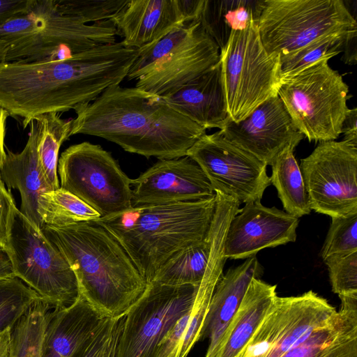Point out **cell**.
<instances>
[{
	"instance_id": "obj_1",
	"label": "cell",
	"mask_w": 357,
	"mask_h": 357,
	"mask_svg": "<svg viewBox=\"0 0 357 357\" xmlns=\"http://www.w3.org/2000/svg\"><path fill=\"white\" fill-rule=\"evenodd\" d=\"M137 49L122 41L98 45L61 60L0 65V107L22 119L59 113L90 102L119 84Z\"/></svg>"
},
{
	"instance_id": "obj_2",
	"label": "cell",
	"mask_w": 357,
	"mask_h": 357,
	"mask_svg": "<svg viewBox=\"0 0 357 357\" xmlns=\"http://www.w3.org/2000/svg\"><path fill=\"white\" fill-rule=\"evenodd\" d=\"M70 137L103 138L124 151L159 160L179 158L206 130L172 109L158 96L120 84L74 108Z\"/></svg>"
},
{
	"instance_id": "obj_3",
	"label": "cell",
	"mask_w": 357,
	"mask_h": 357,
	"mask_svg": "<svg viewBox=\"0 0 357 357\" xmlns=\"http://www.w3.org/2000/svg\"><path fill=\"white\" fill-rule=\"evenodd\" d=\"M41 231L66 259L79 294L105 317H124L143 295L146 281L119 243L95 221L43 225Z\"/></svg>"
},
{
	"instance_id": "obj_4",
	"label": "cell",
	"mask_w": 357,
	"mask_h": 357,
	"mask_svg": "<svg viewBox=\"0 0 357 357\" xmlns=\"http://www.w3.org/2000/svg\"><path fill=\"white\" fill-rule=\"evenodd\" d=\"M215 206V196L194 202L136 205L95 222L119 243L148 284L174 252L206 238Z\"/></svg>"
},
{
	"instance_id": "obj_5",
	"label": "cell",
	"mask_w": 357,
	"mask_h": 357,
	"mask_svg": "<svg viewBox=\"0 0 357 357\" xmlns=\"http://www.w3.org/2000/svg\"><path fill=\"white\" fill-rule=\"evenodd\" d=\"M110 20L83 24L62 13L56 0H29L25 10L0 25L5 63L65 59L94 47L116 43Z\"/></svg>"
},
{
	"instance_id": "obj_6",
	"label": "cell",
	"mask_w": 357,
	"mask_h": 357,
	"mask_svg": "<svg viewBox=\"0 0 357 357\" xmlns=\"http://www.w3.org/2000/svg\"><path fill=\"white\" fill-rule=\"evenodd\" d=\"M328 59L280 81L278 95L294 126L309 142L336 139L349 111V86Z\"/></svg>"
},
{
	"instance_id": "obj_7",
	"label": "cell",
	"mask_w": 357,
	"mask_h": 357,
	"mask_svg": "<svg viewBox=\"0 0 357 357\" xmlns=\"http://www.w3.org/2000/svg\"><path fill=\"white\" fill-rule=\"evenodd\" d=\"M222 81L229 118L238 122L259 105L278 96L280 84V56L264 49L257 21L233 31L220 50Z\"/></svg>"
},
{
	"instance_id": "obj_8",
	"label": "cell",
	"mask_w": 357,
	"mask_h": 357,
	"mask_svg": "<svg viewBox=\"0 0 357 357\" xmlns=\"http://www.w3.org/2000/svg\"><path fill=\"white\" fill-rule=\"evenodd\" d=\"M268 54L283 56L324 35L357 30L342 0H263L257 20Z\"/></svg>"
},
{
	"instance_id": "obj_9",
	"label": "cell",
	"mask_w": 357,
	"mask_h": 357,
	"mask_svg": "<svg viewBox=\"0 0 357 357\" xmlns=\"http://www.w3.org/2000/svg\"><path fill=\"white\" fill-rule=\"evenodd\" d=\"M6 250L15 277L52 307H68L79 298L77 278L63 255L17 208Z\"/></svg>"
},
{
	"instance_id": "obj_10",
	"label": "cell",
	"mask_w": 357,
	"mask_h": 357,
	"mask_svg": "<svg viewBox=\"0 0 357 357\" xmlns=\"http://www.w3.org/2000/svg\"><path fill=\"white\" fill-rule=\"evenodd\" d=\"M60 188L74 195L100 218L132 206V179L112 154L88 142L66 149L58 161Z\"/></svg>"
},
{
	"instance_id": "obj_11",
	"label": "cell",
	"mask_w": 357,
	"mask_h": 357,
	"mask_svg": "<svg viewBox=\"0 0 357 357\" xmlns=\"http://www.w3.org/2000/svg\"><path fill=\"white\" fill-rule=\"evenodd\" d=\"M199 285L147 284L124 316L116 357H153L158 344L192 309Z\"/></svg>"
},
{
	"instance_id": "obj_12",
	"label": "cell",
	"mask_w": 357,
	"mask_h": 357,
	"mask_svg": "<svg viewBox=\"0 0 357 357\" xmlns=\"http://www.w3.org/2000/svg\"><path fill=\"white\" fill-rule=\"evenodd\" d=\"M311 210L330 217L357 214V147L335 140L319 142L301 160Z\"/></svg>"
},
{
	"instance_id": "obj_13",
	"label": "cell",
	"mask_w": 357,
	"mask_h": 357,
	"mask_svg": "<svg viewBox=\"0 0 357 357\" xmlns=\"http://www.w3.org/2000/svg\"><path fill=\"white\" fill-rule=\"evenodd\" d=\"M207 176L215 192L240 203L261 201L271 183L266 165L227 139L219 130L201 137L187 151Z\"/></svg>"
},
{
	"instance_id": "obj_14",
	"label": "cell",
	"mask_w": 357,
	"mask_h": 357,
	"mask_svg": "<svg viewBox=\"0 0 357 357\" xmlns=\"http://www.w3.org/2000/svg\"><path fill=\"white\" fill-rule=\"evenodd\" d=\"M336 309L312 290L275 298L268 314L238 357H281L326 325Z\"/></svg>"
},
{
	"instance_id": "obj_15",
	"label": "cell",
	"mask_w": 357,
	"mask_h": 357,
	"mask_svg": "<svg viewBox=\"0 0 357 357\" xmlns=\"http://www.w3.org/2000/svg\"><path fill=\"white\" fill-rule=\"evenodd\" d=\"M220 131L266 165H271L285 149L296 147L304 138L278 95L262 102L242 121L234 122L229 118Z\"/></svg>"
},
{
	"instance_id": "obj_16",
	"label": "cell",
	"mask_w": 357,
	"mask_h": 357,
	"mask_svg": "<svg viewBox=\"0 0 357 357\" xmlns=\"http://www.w3.org/2000/svg\"><path fill=\"white\" fill-rule=\"evenodd\" d=\"M132 206L194 202L215 196L203 170L187 155L158 160L132 179Z\"/></svg>"
},
{
	"instance_id": "obj_17",
	"label": "cell",
	"mask_w": 357,
	"mask_h": 357,
	"mask_svg": "<svg viewBox=\"0 0 357 357\" xmlns=\"http://www.w3.org/2000/svg\"><path fill=\"white\" fill-rule=\"evenodd\" d=\"M298 218L263 206L261 201L246 203L230 221L225 241L226 259H247L261 250L294 242Z\"/></svg>"
},
{
	"instance_id": "obj_18",
	"label": "cell",
	"mask_w": 357,
	"mask_h": 357,
	"mask_svg": "<svg viewBox=\"0 0 357 357\" xmlns=\"http://www.w3.org/2000/svg\"><path fill=\"white\" fill-rule=\"evenodd\" d=\"M219 60V47L202 28L188 45L139 78L135 87L162 97L190 82Z\"/></svg>"
},
{
	"instance_id": "obj_19",
	"label": "cell",
	"mask_w": 357,
	"mask_h": 357,
	"mask_svg": "<svg viewBox=\"0 0 357 357\" xmlns=\"http://www.w3.org/2000/svg\"><path fill=\"white\" fill-rule=\"evenodd\" d=\"M108 319L81 295L70 306L54 308L46 328L43 357H79Z\"/></svg>"
},
{
	"instance_id": "obj_20",
	"label": "cell",
	"mask_w": 357,
	"mask_h": 357,
	"mask_svg": "<svg viewBox=\"0 0 357 357\" xmlns=\"http://www.w3.org/2000/svg\"><path fill=\"white\" fill-rule=\"evenodd\" d=\"M30 131L24 149L14 153L8 149L0 176L9 188L19 190L21 197L20 212L38 230L43 226L38 213V200L40 195L50 192L39 165L38 146L40 123L35 117L29 123Z\"/></svg>"
},
{
	"instance_id": "obj_21",
	"label": "cell",
	"mask_w": 357,
	"mask_h": 357,
	"mask_svg": "<svg viewBox=\"0 0 357 357\" xmlns=\"http://www.w3.org/2000/svg\"><path fill=\"white\" fill-rule=\"evenodd\" d=\"M110 21L123 37V44L136 49L187 23L176 0H129Z\"/></svg>"
},
{
	"instance_id": "obj_22",
	"label": "cell",
	"mask_w": 357,
	"mask_h": 357,
	"mask_svg": "<svg viewBox=\"0 0 357 357\" xmlns=\"http://www.w3.org/2000/svg\"><path fill=\"white\" fill-rule=\"evenodd\" d=\"M162 98L175 111L205 130L220 128L229 119L220 60L190 82Z\"/></svg>"
},
{
	"instance_id": "obj_23",
	"label": "cell",
	"mask_w": 357,
	"mask_h": 357,
	"mask_svg": "<svg viewBox=\"0 0 357 357\" xmlns=\"http://www.w3.org/2000/svg\"><path fill=\"white\" fill-rule=\"evenodd\" d=\"M262 273V266L255 255L222 275L213 291L202 330L201 339L209 338L205 357L213 356L251 280L259 278Z\"/></svg>"
},
{
	"instance_id": "obj_24",
	"label": "cell",
	"mask_w": 357,
	"mask_h": 357,
	"mask_svg": "<svg viewBox=\"0 0 357 357\" xmlns=\"http://www.w3.org/2000/svg\"><path fill=\"white\" fill-rule=\"evenodd\" d=\"M339 297L333 319L281 357H357V293Z\"/></svg>"
},
{
	"instance_id": "obj_25",
	"label": "cell",
	"mask_w": 357,
	"mask_h": 357,
	"mask_svg": "<svg viewBox=\"0 0 357 357\" xmlns=\"http://www.w3.org/2000/svg\"><path fill=\"white\" fill-rule=\"evenodd\" d=\"M276 285L253 278L212 357H238L268 314Z\"/></svg>"
},
{
	"instance_id": "obj_26",
	"label": "cell",
	"mask_w": 357,
	"mask_h": 357,
	"mask_svg": "<svg viewBox=\"0 0 357 357\" xmlns=\"http://www.w3.org/2000/svg\"><path fill=\"white\" fill-rule=\"evenodd\" d=\"M263 0H204L199 18L202 28L220 50L233 31L258 20Z\"/></svg>"
},
{
	"instance_id": "obj_27",
	"label": "cell",
	"mask_w": 357,
	"mask_h": 357,
	"mask_svg": "<svg viewBox=\"0 0 357 357\" xmlns=\"http://www.w3.org/2000/svg\"><path fill=\"white\" fill-rule=\"evenodd\" d=\"M210 252L211 240L208 234L204 240L188 245L171 255L157 270L149 283L167 286L199 285L205 273Z\"/></svg>"
},
{
	"instance_id": "obj_28",
	"label": "cell",
	"mask_w": 357,
	"mask_h": 357,
	"mask_svg": "<svg viewBox=\"0 0 357 357\" xmlns=\"http://www.w3.org/2000/svg\"><path fill=\"white\" fill-rule=\"evenodd\" d=\"M296 146L280 153L271 164V183L276 188L286 213L299 218L311 211L300 167L294 155Z\"/></svg>"
},
{
	"instance_id": "obj_29",
	"label": "cell",
	"mask_w": 357,
	"mask_h": 357,
	"mask_svg": "<svg viewBox=\"0 0 357 357\" xmlns=\"http://www.w3.org/2000/svg\"><path fill=\"white\" fill-rule=\"evenodd\" d=\"M36 117L40 123L38 146L40 168L50 191L56 190L60 188L57 176L59 151L62 143L70 137L73 119H63L55 112Z\"/></svg>"
},
{
	"instance_id": "obj_30",
	"label": "cell",
	"mask_w": 357,
	"mask_h": 357,
	"mask_svg": "<svg viewBox=\"0 0 357 357\" xmlns=\"http://www.w3.org/2000/svg\"><path fill=\"white\" fill-rule=\"evenodd\" d=\"M202 26L199 21L174 28L158 40L137 49L135 61L127 75L128 79L137 80L165 58L188 45Z\"/></svg>"
},
{
	"instance_id": "obj_31",
	"label": "cell",
	"mask_w": 357,
	"mask_h": 357,
	"mask_svg": "<svg viewBox=\"0 0 357 357\" xmlns=\"http://www.w3.org/2000/svg\"><path fill=\"white\" fill-rule=\"evenodd\" d=\"M51 307L40 298L11 328L10 357H43Z\"/></svg>"
},
{
	"instance_id": "obj_32",
	"label": "cell",
	"mask_w": 357,
	"mask_h": 357,
	"mask_svg": "<svg viewBox=\"0 0 357 357\" xmlns=\"http://www.w3.org/2000/svg\"><path fill=\"white\" fill-rule=\"evenodd\" d=\"M357 30L328 33L286 55L280 56V81L292 77L324 59L329 60L344 51L347 40Z\"/></svg>"
},
{
	"instance_id": "obj_33",
	"label": "cell",
	"mask_w": 357,
	"mask_h": 357,
	"mask_svg": "<svg viewBox=\"0 0 357 357\" xmlns=\"http://www.w3.org/2000/svg\"><path fill=\"white\" fill-rule=\"evenodd\" d=\"M38 213L43 225L55 227L95 221L100 218L91 206L61 188L40 195Z\"/></svg>"
},
{
	"instance_id": "obj_34",
	"label": "cell",
	"mask_w": 357,
	"mask_h": 357,
	"mask_svg": "<svg viewBox=\"0 0 357 357\" xmlns=\"http://www.w3.org/2000/svg\"><path fill=\"white\" fill-rule=\"evenodd\" d=\"M40 298L17 277L0 279V333L12 328Z\"/></svg>"
},
{
	"instance_id": "obj_35",
	"label": "cell",
	"mask_w": 357,
	"mask_h": 357,
	"mask_svg": "<svg viewBox=\"0 0 357 357\" xmlns=\"http://www.w3.org/2000/svg\"><path fill=\"white\" fill-rule=\"evenodd\" d=\"M129 0H56L59 10L83 24L110 20Z\"/></svg>"
},
{
	"instance_id": "obj_36",
	"label": "cell",
	"mask_w": 357,
	"mask_h": 357,
	"mask_svg": "<svg viewBox=\"0 0 357 357\" xmlns=\"http://www.w3.org/2000/svg\"><path fill=\"white\" fill-rule=\"evenodd\" d=\"M331 218L321 252L323 260L333 255L357 252V214Z\"/></svg>"
},
{
	"instance_id": "obj_37",
	"label": "cell",
	"mask_w": 357,
	"mask_h": 357,
	"mask_svg": "<svg viewBox=\"0 0 357 357\" xmlns=\"http://www.w3.org/2000/svg\"><path fill=\"white\" fill-rule=\"evenodd\" d=\"M332 286L338 295L357 293V252L333 255L325 260Z\"/></svg>"
},
{
	"instance_id": "obj_38",
	"label": "cell",
	"mask_w": 357,
	"mask_h": 357,
	"mask_svg": "<svg viewBox=\"0 0 357 357\" xmlns=\"http://www.w3.org/2000/svg\"><path fill=\"white\" fill-rule=\"evenodd\" d=\"M123 319L124 317L108 319L79 357H110L117 344Z\"/></svg>"
},
{
	"instance_id": "obj_39",
	"label": "cell",
	"mask_w": 357,
	"mask_h": 357,
	"mask_svg": "<svg viewBox=\"0 0 357 357\" xmlns=\"http://www.w3.org/2000/svg\"><path fill=\"white\" fill-rule=\"evenodd\" d=\"M190 312L183 315L158 344L153 357H177L190 319Z\"/></svg>"
},
{
	"instance_id": "obj_40",
	"label": "cell",
	"mask_w": 357,
	"mask_h": 357,
	"mask_svg": "<svg viewBox=\"0 0 357 357\" xmlns=\"http://www.w3.org/2000/svg\"><path fill=\"white\" fill-rule=\"evenodd\" d=\"M12 195L6 189L0 176V248L6 249L10 227L16 209Z\"/></svg>"
},
{
	"instance_id": "obj_41",
	"label": "cell",
	"mask_w": 357,
	"mask_h": 357,
	"mask_svg": "<svg viewBox=\"0 0 357 357\" xmlns=\"http://www.w3.org/2000/svg\"><path fill=\"white\" fill-rule=\"evenodd\" d=\"M29 0H0V25L23 13Z\"/></svg>"
},
{
	"instance_id": "obj_42",
	"label": "cell",
	"mask_w": 357,
	"mask_h": 357,
	"mask_svg": "<svg viewBox=\"0 0 357 357\" xmlns=\"http://www.w3.org/2000/svg\"><path fill=\"white\" fill-rule=\"evenodd\" d=\"M357 109L356 107L350 109L347 114L341 129V134L344 135L343 141L357 147Z\"/></svg>"
},
{
	"instance_id": "obj_43",
	"label": "cell",
	"mask_w": 357,
	"mask_h": 357,
	"mask_svg": "<svg viewBox=\"0 0 357 357\" xmlns=\"http://www.w3.org/2000/svg\"><path fill=\"white\" fill-rule=\"evenodd\" d=\"M204 0H176L185 22L199 21Z\"/></svg>"
},
{
	"instance_id": "obj_44",
	"label": "cell",
	"mask_w": 357,
	"mask_h": 357,
	"mask_svg": "<svg viewBox=\"0 0 357 357\" xmlns=\"http://www.w3.org/2000/svg\"><path fill=\"white\" fill-rule=\"evenodd\" d=\"M15 277L13 265L7 250L0 248V279Z\"/></svg>"
},
{
	"instance_id": "obj_45",
	"label": "cell",
	"mask_w": 357,
	"mask_h": 357,
	"mask_svg": "<svg viewBox=\"0 0 357 357\" xmlns=\"http://www.w3.org/2000/svg\"><path fill=\"white\" fill-rule=\"evenodd\" d=\"M8 116V112L0 107V167L6 155L4 139L6 131V121Z\"/></svg>"
},
{
	"instance_id": "obj_46",
	"label": "cell",
	"mask_w": 357,
	"mask_h": 357,
	"mask_svg": "<svg viewBox=\"0 0 357 357\" xmlns=\"http://www.w3.org/2000/svg\"><path fill=\"white\" fill-rule=\"evenodd\" d=\"M344 62L349 64L356 63V35L350 37L346 42L344 49Z\"/></svg>"
},
{
	"instance_id": "obj_47",
	"label": "cell",
	"mask_w": 357,
	"mask_h": 357,
	"mask_svg": "<svg viewBox=\"0 0 357 357\" xmlns=\"http://www.w3.org/2000/svg\"><path fill=\"white\" fill-rule=\"evenodd\" d=\"M11 328L0 333V357H10Z\"/></svg>"
},
{
	"instance_id": "obj_48",
	"label": "cell",
	"mask_w": 357,
	"mask_h": 357,
	"mask_svg": "<svg viewBox=\"0 0 357 357\" xmlns=\"http://www.w3.org/2000/svg\"><path fill=\"white\" fill-rule=\"evenodd\" d=\"M110 357H116V348L113 350Z\"/></svg>"
}]
</instances>
